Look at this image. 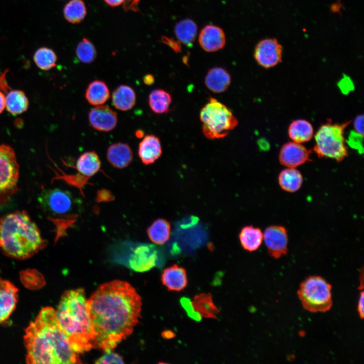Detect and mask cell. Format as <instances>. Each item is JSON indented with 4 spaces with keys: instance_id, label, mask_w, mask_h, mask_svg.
Masks as SVG:
<instances>
[{
    "instance_id": "obj_1",
    "label": "cell",
    "mask_w": 364,
    "mask_h": 364,
    "mask_svg": "<svg viewBox=\"0 0 364 364\" xmlns=\"http://www.w3.org/2000/svg\"><path fill=\"white\" fill-rule=\"evenodd\" d=\"M142 298L128 283L114 280L101 285L87 300L96 338L95 348L112 351L133 332Z\"/></svg>"
},
{
    "instance_id": "obj_2",
    "label": "cell",
    "mask_w": 364,
    "mask_h": 364,
    "mask_svg": "<svg viewBox=\"0 0 364 364\" xmlns=\"http://www.w3.org/2000/svg\"><path fill=\"white\" fill-rule=\"evenodd\" d=\"M24 343L29 364L81 363L60 327L56 310L42 308L25 329Z\"/></svg>"
},
{
    "instance_id": "obj_3",
    "label": "cell",
    "mask_w": 364,
    "mask_h": 364,
    "mask_svg": "<svg viewBox=\"0 0 364 364\" xmlns=\"http://www.w3.org/2000/svg\"><path fill=\"white\" fill-rule=\"evenodd\" d=\"M83 289L64 292L56 310L60 328L76 353L95 348L96 338Z\"/></svg>"
},
{
    "instance_id": "obj_4",
    "label": "cell",
    "mask_w": 364,
    "mask_h": 364,
    "mask_svg": "<svg viewBox=\"0 0 364 364\" xmlns=\"http://www.w3.org/2000/svg\"><path fill=\"white\" fill-rule=\"evenodd\" d=\"M48 241L25 210H17L0 219V249L7 256L26 259L43 249Z\"/></svg>"
},
{
    "instance_id": "obj_5",
    "label": "cell",
    "mask_w": 364,
    "mask_h": 364,
    "mask_svg": "<svg viewBox=\"0 0 364 364\" xmlns=\"http://www.w3.org/2000/svg\"><path fill=\"white\" fill-rule=\"evenodd\" d=\"M200 119L202 123V132L209 140L225 138L239 123L228 107L212 97L201 109Z\"/></svg>"
},
{
    "instance_id": "obj_6",
    "label": "cell",
    "mask_w": 364,
    "mask_h": 364,
    "mask_svg": "<svg viewBox=\"0 0 364 364\" xmlns=\"http://www.w3.org/2000/svg\"><path fill=\"white\" fill-rule=\"evenodd\" d=\"M350 121L342 124L328 122L320 126L315 135L313 151L319 158H330L341 162L348 155L344 131Z\"/></svg>"
},
{
    "instance_id": "obj_7",
    "label": "cell",
    "mask_w": 364,
    "mask_h": 364,
    "mask_svg": "<svg viewBox=\"0 0 364 364\" xmlns=\"http://www.w3.org/2000/svg\"><path fill=\"white\" fill-rule=\"evenodd\" d=\"M331 288L324 279L312 276L301 283L297 293L305 309L312 312H326L332 305Z\"/></svg>"
},
{
    "instance_id": "obj_8",
    "label": "cell",
    "mask_w": 364,
    "mask_h": 364,
    "mask_svg": "<svg viewBox=\"0 0 364 364\" xmlns=\"http://www.w3.org/2000/svg\"><path fill=\"white\" fill-rule=\"evenodd\" d=\"M113 247L117 255L125 257L129 266L135 271L149 270L157 263L158 251L154 245L125 240Z\"/></svg>"
},
{
    "instance_id": "obj_9",
    "label": "cell",
    "mask_w": 364,
    "mask_h": 364,
    "mask_svg": "<svg viewBox=\"0 0 364 364\" xmlns=\"http://www.w3.org/2000/svg\"><path fill=\"white\" fill-rule=\"evenodd\" d=\"M19 165L13 149L0 145V206L9 202L19 191Z\"/></svg>"
},
{
    "instance_id": "obj_10",
    "label": "cell",
    "mask_w": 364,
    "mask_h": 364,
    "mask_svg": "<svg viewBox=\"0 0 364 364\" xmlns=\"http://www.w3.org/2000/svg\"><path fill=\"white\" fill-rule=\"evenodd\" d=\"M38 201L43 211L53 217L67 216L75 203L69 192L58 188L43 190Z\"/></svg>"
},
{
    "instance_id": "obj_11",
    "label": "cell",
    "mask_w": 364,
    "mask_h": 364,
    "mask_svg": "<svg viewBox=\"0 0 364 364\" xmlns=\"http://www.w3.org/2000/svg\"><path fill=\"white\" fill-rule=\"evenodd\" d=\"M282 52L283 47L276 38H265L256 46L254 57L260 66L269 68L282 62Z\"/></svg>"
},
{
    "instance_id": "obj_12",
    "label": "cell",
    "mask_w": 364,
    "mask_h": 364,
    "mask_svg": "<svg viewBox=\"0 0 364 364\" xmlns=\"http://www.w3.org/2000/svg\"><path fill=\"white\" fill-rule=\"evenodd\" d=\"M263 239L271 257L277 259L287 254L288 239L287 230L284 226L267 227L263 234Z\"/></svg>"
},
{
    "instance_id": "obj_13",
    "label": "cell",
    "mask_w": 364,
    "mask_h": 364,
    "mask_svg": "<svg viewBox=\"0 0 364 364\" xmlns=\"http://www.w3.org/2000/svg\"><path fill=\"white\" fill-rule=\"evenodd\" d=\"M310 151L301 144L290 142L284 144L279 153L281 164L289 168H296L310 161Z\"/></svg>"
},
{
    "instance_id": "obj_14",
    "label": "cell",
    "mask_w": 364,
    "mask_h": 364,
    "mask_svg": "<svg viewBox=\"0 0 364 364\" xmlns=\"http://www.w3.org/2000/svg\"><path fill=\"white\" fill-rule=\"evenodd\" d=\"M90 124L100 131H110L117 125L118 117L116 112L107 106L99 105L93 108L89 112Z\"/></svg>"
},
{
    "instance_id": "obj_15",
    "label": "cell",
    "mask_w": 364,
    "mask_h": 364,
    "mask_svg": "<svg viewBox=\"0 0 364 364\" xmlns=\"http://www.w3.org/2000/svg\"><path fill=\"white\" fill-rule=\"evenodd\" d=\"M198 41L202 49L207 52H215L223 48L226 42L224 32L219 26L208 24L200 31Z\"/></svg>"
},
{
    "instance_id": "obj_16",
    "label": "cell",
    "mask_w": 364,
    "mask_h": 364,
    "mask_svg": "<svg viewBox=\"0 0 364 364\" xmlns=\"http://www.w3.org/2000/svg\"><path fill=\"white\" fill-rule=\"evenodd\" d=\"M17 288L9 281L0 278V324L14 311L18 301Z\"/></svg>"
},
{
    "instance_id": "obj_17",
    "label": "cell",
    "mask_w": 364,
    "mask_h": 364,
    "mask_svg": "<svg viewBox=\"0 0 364 364\" xmlns=\"http://www.w3.org/2000/svg\"><path fill=\"white\" fill-rule=\"evenodd\" d=\"M162 153L160 139L154 134L146 135L139 145L138 155L145 165L154 163L160 157Z\"/></svg>"
},
{
    "instance_id": "obj_18",
    "label": "cell",
    "mask_w": 364,
    "mask_h": 364,
    "mask_svg": "<svg viewBox=\"0 0 364 364\" xmlns=\"http://www.w3.org/2000/svg\"><path fill=\"white\" fill-rule=\"evenodd\" d=\"M163 285L169 291L179 292L187 286L188 278L185 269L177 264L165 268L161 275Z\"/></svg>"
},
{
    "instance_id": "obj_19",
    "label": "cell",
    "mask_w": 364,
    "mask_h": 364,
    "mask_svg": "<svg viewBox=\"0 0 364 364\" xmlns=\"http://www.w3.org/2000/svg\"><path fill=\"white\" fill-rule=\"evenodd\" d=\"M107 159L114 167L123 169L127 167L132 162L133 153L128 144L116 143L109 146L107 151Z\"/></svg>"
},
{
    "instance_id": "obj_20",
    "label": "cell",
    "mask_w": 364,
    "mask_h": 364,
    "mask_svg": "<svg viewBox=\"0 0 364 364\" xmlns=\"http://www.w3.org/2000/svg\"><path fill=\"white\" fill-rule=\"evenodd\" d=\"M231 76L224 68L215 67L207 72L204 79L207 88L215 94L225 92L231 83Z\"/></svg>"
},
{
    "instance_id": "obj_21",
    "label": "cell",
    "mask_w": 364,
    "mask_h": 364,
    "mask_svg": "<svg viewBox=\"0 0 364 364\" xmlns=\"http://www.w3.org/2000/svg\"><path fill=\"white\" fill-rule=\"evenodd\" d=\"M112 102L115 108L118 110L123 111L129 110L135 104V93L130 86L120 85L113 92Z\"/></svg>"
},
{
    "instance_id": "obj_22",
    "label": "cell",
    "mask_w": 364,
    "mask_h": 364,
    "mask_svg": "<svg viewBox=\"0 0 364 364\" xmlns=\"http://www.w3.org/2000/svg\"><path fill=\"white\" fill-rule=\"evenodd\" d=\"M75 166L78 173L90 178L100 170L101 162L95 151H87L78 157Z\"/></svg>"
},
{
    "instance_id": "obj_23",
    "label": "cell",
    "mask_w": 364,
    "mask_h": 364,
    "mask_svg": "<svg viewBox=\"0 0 364 364\" xmlns=\"http://www.w3.org/2000/svg\"><path fill=\"white\" fill-rule=\"evenodd\" d=\"M110 91L107 84L103 81L96 80L87 86L85 97L89 104L99 106L105 104L110 98Z\"/></svg>"
},
{
    "instance_id": "obj_24",
    "label": "cell",
    "mask_w": 364,
    "mask_h": 364,
    "mask_svg": "<svg viewBox=\"0 0 364 364\" xmlns=\"http://www.w3.org/2000/svg\"><path fill=\"white\" fill-rule=\"evenodd\" d=\"M288 133L294 142L303 143L309 141L313 134V128L310 122L305 119L294 120L289 125Z\"/></svg>"
},
{
    "instance_id": "obj_25",
    "label": "cell",
    "mask_w": 364,
    "mask_h": 364,
    "mask_svg": "<svg viewBox=\"0 0 364 364\" xmlns=\"http://www.w3.org/2000/svg\"><path fill=\"white\" fill-rule=\"evenodd\" d=\"M192 304L195 311L206 318H216L219 312L213 301L211 293H201L196 295Z\"/></svg>"
},
{
    "instance_id": "obj_26",
    "label": "cell",
    "mask_w": 364,
    "mask_h": 364,
    "mask_svg": "<svg viewBox=\"0 0 364 364\" xmlns=\"http://www.w3.org/2000/svg\"><path fill=\"white\" fill-rule=\"evenodd\" d=\"M174 33L178 41L185 46L190 47L196 39L197 25L192 19L181 20L175 24Z\"/></svg>"
},
{
    "instance_id": "obj_27",
    "label": "cell",
    "mask_w": 364,
    "mask_h": 364,
    "mask_svg": "<svg viewBox=\"0 0 364 364\" xmlns=\"http://www.w3.org/2000/svg\"><path fill=\"white\" fill-rule=\"evenodd\" d=\"M239 239L243 248L249 252L256 251L263 240V233L258 228L248 225L243 228L239 234Z\"/></svg>"
},
{
    "instance_id": "obj_28",
    "label": "cell",
    "mask_w": 364,
    "mask_h": 364,
    "mask_svg": "<svg viewBox=\"0 0 364 364\" xmlns=\"http://www.w3.org/2000/svg\"><path fill=\"white\" fill-rule=\"evenodd\" d=\"M172 102V96L167 91L157 88L149 94L148 103L151 110L156 114L167 113Z\"/></svg>"
},
{
    "instance_id": "obj_29",
    "label": "cell",
    "mask_w": 364,
    "mask_h": 364,
    "mask_svg": "<svg viewBox=\"0 0 364 364\" xmlns=\"http://www.w3.org/2000/svg\"><path fill=\"white\" fill-rule=\"evenodd\" d=\"M170 232L169 222L163 218L156 219L147 230L150 240L158 245L165 243L169 239Z\"/></svg>"
},
{
    "instance_id": "obj_30",
    "label": "cell",
    "mask_w": 364,
    "mask_h": 364,
    "mask_svg": "<svg viewBox=\"0 0 364 364\" xmlns=\"http://www.w3.org/2000/svg\"><path fill=\"white\" fill-rule=\"evenodd\" d=\"M279 183L281 188L288 192H295L301 187L303 177L295 168L288 167L279 174Z\"/></svg>"
},
{
    "instance_id": "obj_31",
    "label": "cell",
    "mask_w": 364,
    "mask_h": 364,
    "mask_svg": "<svg viewBox=\"0 0 364 364\" xmlns=\"http://www.w3.org/2000/svg\"><path fill=\"white\" fill-rule=\"evenodd\" d=\"M28 105V100L22 90H11L6 96L5 107L13 115L20 114L26 111Z\"/></svg>"
},
{
    "instance_id": "obj_32",
    "label": "cell",
    "mask_w": 364,
    "mask_h": 364,
    "mask_svg": "<svg viewBox=\"0 0 364 364\" xmlns=\"http://www.w3.org/2000/svg\"><path fill=\"white\" fill-rule=\"evenodd\" d=\"M63 14L65 19L69 23H80L86 15L84 3L82 0L70 1L63 9Z\"/></svg>"
},
{
    "instance_id": "obj_33",
    "label": "cell",
    "mask_w": 364,
    "mask_h": 364,
    "mask_svg": "<svg viewBox=\"0 0 364 364\" xmlns=\"http://www.w3.org/2000/svg\"><path fill=\"white\" fill-rule=\"evenodd\" d=\"M33 60L39 68L43 70H49L56 66L57 57L52 49L47 47H41L35 52Z\"/></svg>"
},
{
    "instance_id": "obj_34",
    "label": "cell",
    "mask_w": 364,
    "mask_h": 364,
    "mask_svg": "<svg viewBox=\"0 0 364 364\" xmlns=\"http://www.w3.org/2000/svg\"><path fill=\"white\" fill-rule=\"evenodd\" d=\"M76 55L78 60L81 62L90 64L96 59L97 52L92 42L89 39L84 38L76 47Z\"/></svg>"
},
{
    "instance_id": "obj_35",
    "label": "cell",
    "mask_w": 364,
    "mask_h": 364,
    "mask_svg": "<svg viewBox=\"0 0 364 364\" xmlns=\"http://www.w3.org/2000/svg\"><path fill=\"white\" fill-rule=\"evenodd\" d=\"M57 175V176L55 177L54 179H63L68 184L78 188L79 190H81V192L82 187L87 183V181L89 178V177L83 176L79 173L76 175H67L63 172L62 175H60L58 173Z\"/></svg>"
},
{
    "instance_id": "obj_36",
    "label": "cell",
    "mask_w": 364,
    "mask_h": 364,
    "mask_svg": "<svg viewBox=\"0 0 364 364\" xmlns=\"http://www.w3.org/2000/svg\"><path fill=\"white\" fill-rule=\"evenodd\" d=\"M98 364L124 363L123 359L118 354L112 351H106V353L95 361Z\"/></svg>"
},
{
    "instance_id": "obj_37",
    "label": "cell",
    "mask_w": 364,
    "mask_h": 364,
    "mask_svg": "<svg viewBox=\"0 0 364 364\" xmlns=\"http://www.w3.org/2000/svg\"><path fill=\"white\" fill-rule=\"evenodd\" d=\"M363 135L356 131H352L348 138V144L349 146L358 150L359 153L363 152L362 147Z\"/></svg>"
},
{
    "instance_id": "obj_38",
    "label": "cell",
    "mask_w": 364,
    "mask_h": 364,
    "mask_svg": "<svg viewBox=\"0 0 364 364\" xmlns=\"http://www.w3.org/2000/svg\"><path fill=\"white\" fill-rule=\"evenodd\" d=\"M180 302L189 316L196 321H200L201 319V316L195 311L192 302L189 299L183 298L180 300Z\"/></svg>"
},
{
    "instance_id": "obj_39",
    "label": "cell",
    "mask_w": 364,
    "mask_h": 364,
    "mask_svg": "<svg viewBox=\"0 0 364 364\" xmlns=\"http://www.w3.org/2000/svg\"><path fill=\"white\" fill-rule=\"evenodd\" d=\"M354 127L355 131L359 134L363 135V115L357 116L354 120Z\"/></svg>"
},
{
    "instance_id": "obj_40",
    "label": "cell",
    "mask_w": 364,
    "mask_h": 364,
    "mask_svg": "<svg viewBox=\"0 0 364 364\" xmlns=\"http://www.w3.org/2000/svg\"><path fill=\"white\" fill-rule=\"evenodd\" d=\"M97 198L98 202H106L112 200L114 198L109 191L107 190H102L98 191Z\"/></svg>"
},
{
    "instance_id": "obj_41",
    "label": "cell",
    "mask_w": 364,
    "mask_h": 364,
    "mask_svg": "<svg viewBox=\"0 0 364 364\" xmlns=\"http://www.w3.org/2000/svg\"><path fill=\"white\" fill-rule=\"evenodd\" d=\"M357 311L360 317L363 318L364 316V294L363 291L360 293L357 305Z\"/></svg>"
},
{
    "instance_id": "obj_42",
    "label": "cell",
    "mask_w": 364,
    "mask_h": 364,
    "mask_svg": "<svg viewBox=\"0 0 364 364\" xmlns=\"http://www.w3.org/2000/svg\"><path fill=\"white\" fill-rule=\"evenodd\" d=\"M143 81L145 84L151 85L154 82V77L152 74H146L143 77Z\"/></svg>"
},
{
    "instance_id": "obj_43",
    "label": "cell",
    "mask_w": 364,
    "mask_h": 364,
    "mask_svg": "<svg viewBox=\"0 0 364 364\" xmlns=\"http://www.w3.org/2000/svg\"><path fill=\"white\" fill-rule=\"evenodd\" d=\"M109 6L114 7L120 6L125 0H104Z\"/></svg>"
},
{
    "instance_id": "obj_44",
    "label": "cell",
    "mask_w": 364,
    "mask_h": 364,
    "mask_svg": "<svg viewBox=\"0 0 364 364\" xmlns=\"http://www.w3.org/2000/svg\"><path fill=\"white\" fill-rule=\"evenodd\" d=\"M5 102L6 96L3 93L0 91V114L5 108Z\"/></svg>"
},
{
    "instance_id": "obj_45",
    "label": "cell",
    "mask_w": 364,
    "mask_h": 364,
    "mask_svg": "<svg viewBox=\"0 0 364 364\" xmlns=\"http://www.w3.org/2000/svg\"><path fill=\"white\" fill-rule=\"evenodd\" d=\"M174 333L173 332L170 331H167L166 332H164L163 333V336L165 338H171L174 336Z\"/></svg>"
},
{
    "instance_id": "obj_46",
    "label": "cell",
    "mask_w": 364,
    "mask_h": 364,
    "mask_svg": "<svg viewBox=\"0 0 364 364\" xmlns=\"http://www.w3.org/2000/svg\"><path fill=\"white\" fill-rule=\"evenodd\" d=\"M340 4H340V3H336V4H334L333 5H332L331 6V10L333 12H336L337 11H339L341 8Z\"/></svg>"
},
{
    "instance_id": "obj_47",
    "label": "cell",
    "mask_w": 364,
    "mask_h": 364,
    "mask_svg": "<svg viewBox=\"0 0 364 364\" xmlns=\"http://www.w3.org/2000/svg\"><path fill=\"white\" fill-rule=\"evenodd\" d=\"M135 134L136 138H142L144 135V132L142 130H137Z\"/></svg>"
}]
</instances>
